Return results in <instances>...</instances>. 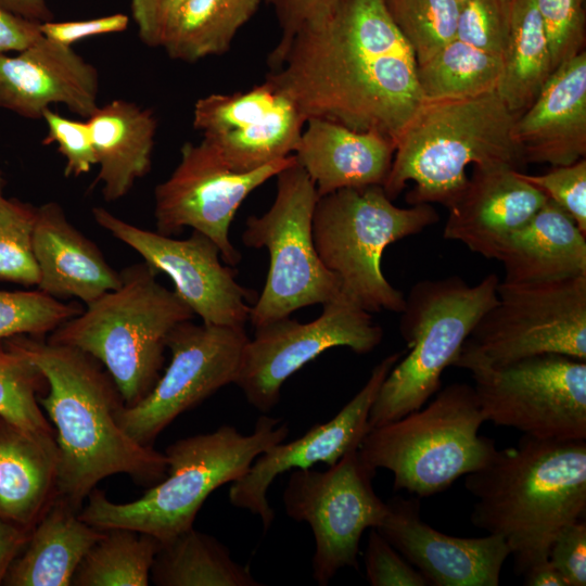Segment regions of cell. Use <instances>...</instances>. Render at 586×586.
<instances>
[{"mask_svg":"<svg viewBox=\"0 0 586 586\" xmlns=\"http://www.w3.org/2000/svg\"><path fill=\"white\" fill-rule=\"evenodd\" d=\"M560 354L586 360V276L537 284L499 282L453 366H502Z\"/></svg>","mask_w":586,"mask_h":586,"instance_id":"11","label":"cell"},{"mask_svg":"<svg viewBox=\"0 0 586 586\" xmlns=\"http://www.w3.org/2000/svg\"><path fill=\"white\" fill-rule=\"evenodd\" d=\"M496 259L505 269L501 282L508 284L548 283L586 276V234L547 199L507 239Z\"/></svg>","mask_w":586,"mask_h":586,"instance_id":"26","label":"cell"},{"mask_svg":"<svg viewBox=\"0 0 586 586\" xmlns=\"http://www.w3.org/2000/svg\"><path fill=\"white\" fill-rule=\"evenodd\" d=\"M47 380L14 337L0 341V417L31 433L55 436L38 402Z\"/></svg>","mask_w":586,"mask_h":586,"instance_id":"35","label":"cell"},{"mask_svg":"<svg viewBox=\"0 0 586 586\" xmlns=\"http://www.w3.org/2000/svg\"><path fill=\"white\" fill-rule=\"evenodd\" d=\"M377 470L348 450L326 471L295 469L283 491L285 513L307 522L315 537L313 577L324 586L343 568L358 570L359 542L367 528L378 527L387 504L375 494Z\"/></svg>","mask_w":586,"mask_h":586,"instance_id":"13","label":"cell"},{"mask_svg":"<svg viewBox=\"0 0 586 586\" xmlns=\"http://www.w3.org/2000/svg\"><path fill=\"white\" fill-rule=\"evenodd\" d=\"M394 152V142L377 131L311 118L293 155L321 196L345 188L383 187Z\"/></svg>","mask_w":586,"mask_h":586,"instance_id":"25","label":"cell"},{"mask_svg":"<svg viewBox=\"0 0 586 586\" xmlns=\"http://www.w3.org/2000/svg\"><path fill=\"white\" fill-rule=\"evenodd\" d=\"M403 352L387 355L372 369L359 392L328 422L315 424L303 436L278 443L256 457L249 471L229 489L232 506L251 511L267 531L275 513L267 499L272 481L292 469H307L315 463H336L348 450L358 448L370 430V409L379 390Z\"/></svg>","mask_w":586,"mask_h":586,"instance_id":"19","label":"cell"},{"mask_svg":"<svg viewBox=\"0 0 586 586\" xmlns=\"http://www.w3.org/2000/svg\"><path fill=\"white\" fill-rule=\"evenodd\" d=\"M150 582L157 586H259L217 538L194 527L161 543Z\"/></svg>","mask_w":586,"mask_h":586,"instance_id":"31","label":"cell"},{"mask_svg":"<svg viewBox=\"0 0 586 586\" xmlns=\"http://www.w3.org/2000/svg\"><path fill=\"white\" fill-rule=\"evenodd\" d=\"M548 560L562 574L568 586L586 585L585 519L560 530L550 546Z\"/></svg>","mask_w":586,"mask_h":586,"instance_id":"44","label":"cell"},{"mask_svg":"<svg viewBox=\"0 0 586 586\" xmlns=\"http://www.w3.org/2000/svg\"><path fill=\"white\" fill-rule=\"evenodd\" d=\"M289 434L286 423L260 416L251 434L233 425L188 436L163 451L165 477L130 502H113L94 488L79 511L81 520L99 528L125 527L152 535L161 543L193 527L206 498L221 485L235 482L257 456Z\"/></svg>","mask_w":586,"mask_h":586,"instance_id":"5","label":"cell"},{"mask_svg":"<svg viewBox=\"0 0 586 586\" xmlns=\"http://www.w3.org/2000/svg\"><path fill=\"white\" fill-rule=\"evenodd\" d=\"M483 422L474 387L453 383L425 407L371 428L358 450L373 469L393 473L395 491L429 497L492 459L497 448L480 435Z\"/></svg>","mask_w":586,"mask_h":586,"instance_id":"7","label":"cell"},{"mask_svg":"<svg viewBox=\"0 0 586 586\" xmlns=\"http://www.w3.org/2000/svg\"><path fill=\"white\" fill-rule=\"evenodd\" d=\"M186 0H130L140 40L150 48H163Z\"/></svg>","mask_w":586,"mask_h":586,"instance_id":"46","label":"cell"},{"mask_svg":"<svg viewBox=\"0 0 586 586\" xmlns=\"http://www.w3.org/2000/svg\"><path fill=\"white\" fill-rule=\"evenodd\" d=\"M87 122L103 199L120 200L151 170L157 118L150 107L115 99L98 106Z\"/></svg>","mask_w":586,"mask_h":586,"instance_id":"28","label":"cell"},{"mask_svg":"<svg viewBox=\"0 0 586 586\" xmlns=\"http://www.w3.org/2000/svg\"><path fill=\"white\" fill-rule=\"evenodd\" d=\"M500 280L489 273L474 285L458 276L416 283L402 314L399 330L409 349L383 381L370 409L369 428L418 410L441 388L482 316L496 303Z\"/></svg>","mask_w":586,"mask_h":586,"instance_id":"8","label":"cell"},{"mask_svg":"<svg viewBox=\"0 0 586 586\" xmlns=\"http://www.w3.org/2000/svg\"><path fill=\"white\" fill-rule=\"evenodd\" d=\"M549 44L552 71L585 50L584 0H535Z\"/></svg>","mask_w":586,"mask_h":586,"instance_id":"39","label":"cell"},{"mask_svg":"<svg viewBox=\"0 0 586 586\" xmlns=\"http://www.w3.org/2000/svg\"><path fill=\"white\" fill-rule=\"evenodd\" d=\"M122 283L52 331L47 341L76 347L97 359L117 385L125 406L144 398L165 362L166 340L194 314L157 280L146 262L124 268Z\"/></svg>","mask_w":586,"mask_h":586,"instance_id":"6","label":"cell"},{"mask_svg":"<svg viewBox=\"0 0 586 586\" xmlns=\"http://www.w3.org/2000/svg\"><path fill=\"white\" fill-rule=\"evenodd\" d=\"M99 73L72 47L41 35L21 51L0 54V110L42 119L54 104L87 119L99 106Z\"/></svg>","mask_w":586,"mask_h":586,"instance_id":"21","label":"cell"},{"mask_svg":"<svg viewBox=\"0 0 586 586\" xmlns=\"http://www.w3.org/2000/svg\"><path fill=\"white\" fill-rule=\"evenodd\" d=\"M249 339L244 327L180 322L166 340L169 365L144 398L117 410L118 425L137 443L152 446L178 416L234 383Z\"/></svg>","mask_w":586,"mask_h":586,"instance_id":"14","label":"cell"},{"mask_svg":"<svg viewBox=\"0 0 586 586\" xmlns=\"http://www.w3.org/2000/svg\"><path fill=\"white\" fill-rule=\"evenodd\" d=\"M42 119L47 125L43 145L56 144L65 160L64 175L79 177L97 165L90 127L87 119H71L48 109Z\"/></svg>","mask_w":586,"mask_h":586,"instance_id":"41","label":"cell"},{"mask_svg":"<svg viewBox=\"0 0 586 586\" xmlns=\"http://www.w3.org/2000/svg\"><path fill=\"white\" fill-rule=\"evenodd\" d=\"M262 0H186L163 49L177 61L194 63L227 52Z\"/></svg>","mask_w":586,"mask_h":586,"instance_id":"32","label":"cell"},{"mask_svg":"<svg viewBox=\"0 0 586 586\" xmlns=\"http://www.w3.org/2000/svg\"><path fill=\"white\" fill-rule=\"evenodd\" d=\"M464 486L476 499L471 522L506 542L523 575L548 559L561 528L585 519L586 440L523 434L464 475Z\"/></svg>","mask_w":586,"mask_h":586,"instance_id":"3","label":"cell"},{"mask_svg":"<svg viewBox=\"0 0 586 586\" xmlns=\"http://www.w3.org/2000/svg\"><path fill=\"white\" fill-rule=\"evenodd\" d=\"M295 162L290 155L250 173L232 170L202 139L186 142L170 176L154 190V217L158 233L174 235L192 228L219 249L231 267L242 258L229 238L230 226L243 201L258 187Z\"/></svg>","mask_w":586,"mask_h":586,"instance_id":"16","label":"cell"},{"mask_svg":"<svg viewBox=\"0 0 586 586\" xmlns=\"http://www.w3.org/2000/svg\"><path fill=\"white\" fill-rule=\"evenodd\" d=\"M5 184H7V181H5L3 171L0 169V208L3 206V204L7 201V198L4 196Z\"/></svg>","mask_w":586,"mask_h":586,"instance_id":"52","label":"cell"},{"mask_svg":"<svg viewBox=\"0 0 586 586\" xmlns=\"http://www.w3.org/2000/svg\"><path fill=\"white\" fill-rule=\"evenodd\" d=\"M518 116L497 90L426 99L395 142L385 193L394 200L412 181L409 205L438 203L448 208L468 183L470 164L522 170L526 163L513 137Z\"/></svg>","mask_w":586,"mask_h":586,"instance_id":"4","label":"cell"},{"mask_svg":"<svg viewBox=\"0 0 586 586\" xmlns=\"http://www.w3.org/2000/svg\"><path fill=\"white\" fill-rule=\"evenodd\" d=\"M81 311L79 304L39 290L0 291V341L16 335L43 337Z\"/></svg>","mask_w":586,"mask_h":586,"instance_id":"37","label":"cell"},{"mask_svg":"<svg viewBox=\"0 0 586 586\" xmlns=\"http://www.w3.org/2000/svg\"><path fill=\"white\" fill-rule=\"evenodd\" d=\"M30 532L0 517V585L3 584L11 564L26 546Z\"/></svg>","mask_w":586,"mask_h":586,"instance_id":"49","label":"cell"},{"mask_svg":"<svg viewBox=\"0 0 586 586\" xmlns=\"http://www.w3.org/2000/svg\"><path fill=\"white\" fill-rule=\"evenodd\" d=\"M547 196L508 166H473L468 183L448 207L443 235L487 259L545 204Z\"/></svg>","mask_w":586,"mask_h":586,"instance_id":"22","label":"cell"},{"mask_svg":"<svg viewBox=\"0 0 586 586\" xmlns=\"http://www.w3.org/2000/svg\"><path fill=\"white\" fill-rule=\"evenodd\" d=\"M467 370L485 421L538 438L586 440V360L544 354Z\"/></svg>","mask_w":586,"mask_h":586,"instance_id":"12","label":"cell"},{"mask_svg":"<svg viewBox=\"0 0 586 586\" xmlns=\"http://www.w3.org/2000/svg\"><path fill=\"white\" fill-rule=\"evenodd\" d=\"M501 72L500 56L457 38L417 65L421 91L429 100L474 97L497 90Z\"/></svg>","mask_w":586,"mask_h":586,"instance_id":"34","label":"cell"},{"mask_svg":"<svg viewBox=\"0 0 586 586\" xmlns=\"http://www.w3.org/2000/svg\"><path fill=\"white\" fill-rule=\"evenodd\" d=\"M506 37L507 18L499 0H466L460 4L457 39L501 58Z\"/></svg>","mask_w":586,"mask_h":586,"instance_id":"40","label":"cell"},{"mask_svg":"<svg viewBox=\"0 0 586 586\" xmlns=\"http://www.w3.org/2000/svg\"><path fill=\"white\" fill-rule=\"evenodd\" d=\"M499 1H500L501 5H502V8H504L505 13H506V12H507V8H508V5H509V3H510L511 0H499Z\"/></svg>","mask_w":586,"mask_h":586,"instance_id":"53","label":"cell"},{"mask_svg":"<svg viewBox=\"0 0 586 586\" xmlns=\"http://www.w3.org/2000/svg\"><path fill=\"white\" fill-rule=\"evenodd\" d=\"M161 542L125 527L104 530L78 565L73 586H148Z\"/></svg>","mask_w":586,"mask_h":586,"instance_id":"33","label":"cell"},{"mask_svg":"<svg viewBox=\"0 0 586 586\" xmlns=\"http://www.w3.org/2000/svg\"><path fill=\"white\" fill-rule=\"evenodd\" d=\"M377 530L433 586H497L510 550L495 534L456 537L422 521L419 498L394 497Z\"/></svg>","mask_w":586,"mask_h":586,"instance_id":"20","label":"cell"},{"mask_svg":"<svg viewBox=\"0 0 586 586\" xmlns=\"http://www.w3.org/2000/svg\"><path fill=\"white\" fill-rule=\"evenodd\" d=\"M513 137L525 163L551 167L586 155V51L561 63L515 119Z\"/></svg>","mask_w":586,"mask_h":586,"instance_id":"23","label":"cell"},{"mask_svg":"<svg viewBox=\"0 0 586 586\" xmlns=\"http://www.w3.org/2000/svg\"><path fill=\"white\" fill-rule=\"evenodd\" d=\"M506 18L507 37L497 91L509 110L520 115L553 71L535 0H511Z\"/></svg>","mask_w":586,"mask_h":586,"instance_id":"30","label":"cell"},{"mask_svg":"<svg viewBox=\"0 0 586 586\" xmlns=\"http://www.w3.org/2000/svg\"><path fill=\"white\" fill-rule=\"evenodd\" d=\"M97 224L136 251L160 273L167 275L175 293L202 322L244 327L255 292L235 280L231 266L221 263L218 246L192 231L179 240L137 227L103 207L92 208Z\"/></svg>","mask_w":586,"mask_h":586,"instance_id":"17","label":"cell"},{"mask_svg":"<svg viewBox=\"0 0 586 586\" xmlns=\"http://www.w3.org/2000/svg\"><path fill=\"white\" fill-rule=\"evenodd\" d=\"M458 1L460 4L463 3L466 0H456Z\"/></svg>","mask_w":586,"mask_h":586,"instance_id":"54","label":"cell"},{"mask_svg":"<svg viewBox=\"0 0 586 586\" xmlns=\"http://www.w3.org/2000/svg\"><path fill=\"white\" fill-rule=\"evenodd\" d=\"M276 178L273 203L263 215L247 217L242 234L244 245L265 247L270 257L264 289L251 308L255 328L300 308L323 305L341 293L337 277L324 267L314 243L313 216L319 198L314 181L296 160Z\"/></svg>","mask_w":586,"mask_h":586,"instance_id":"10","label":"cell"},{"mask_svg":"<svg viewBox=\"0 0 586 586\" xmlns=\"http://www.w3.org/2000/svg\"><path fill=\"white\" fill-rule=\"evenodd\" d=\"M382 186L345 188L318 198L313 216L316 251L341 293L368 313H402L404 294L382 271L384 250L440 219L431 204L398 207Z\"/></svg>","mask_w":586,"mask_h":586,"instance_id":"9","label":"cell"},{"mask_svg":"<svg viewBox=\"0 0 586 586\" xmlns=\"http://www.w3.org/2000/svg\"><path fill=\"white\" fill-rule=\"evenodd\" d=\"M390 15L410 44L417 65L456 38L460 3L456 0H384Z\"/></svg>","mask_w":586,"mask_h":586,"instance_id":"36","label":"cell"},{"mask_svg":"<svg viewBox=\"0 0 586 586\" xmlns=\"http://www.w3.org/2000/svg\"><path fill=\"white\" fill-rule=\"evenodd\" d=\"M306 119L268 79L245 91L196 100L193 127L234 171L250 173L293 155Z\"/></svg>","mask_w":586,"mask_h":586,"instance_id":"18","label":"cell"},{"mask_svg":"<svg viewBox=\"0 0 586 586\" xmlns=\"http://www.w3.org/2000/svg\"><path fill=\"white\" fill-rule=\"evenodd\" d=\"M321 315L301 323L290 317L255 328L244 346L234 384L258 411L269 412L281 386L324 351L348 347L368 354L383 340V329L371 314L340 294L322 305Z\"/></svg>","mask_w":586,"mask_h":586,"instance_id":"15","label":"cell"},{"mask_svg":"<svg viewBox=\"0 0 586 586\" xmlns=\"http://www.w3.org/2000/svg\"><path fill=\"white\" fill-rule=\"evenodd\" d=\"M13 337L47 380L38 402L55 431L58 496L80 511L97 484L113 474H127L149 487L165 477V454L137 443L118 425L116 412L124 399L97 359L43 337Z\"/></svg>","mask_w":586,"mask_h":586,"instance_id":"2","label":"cell"},{"mask_svg":"<svg viewBox=\"0 0 586 586\" xmlns=\"http://www.w3.org/2000/svg\"><path fill=\"white\" fill-rule=\"evenodd\" d=\"M523 576L526 586H568L562 574L548 559L531 566Z\"/></svg>","mask_w":586,"mask_h":586,"instance_id":"51","label":"cell"},{"mask_svg":"<svg viewBox=\"0 0 586 586\" xmlns=\"http://www.w3.org/2000/svg\"><path fill=\"white\" fill-rule=\"evenodd\" d=\"M41 35L40 23L14 15L0 7V54L21 51Z\"/></svg>","mask_w":586,"mask_h":586,"instance_id":"48","label":"cell"},{"mask_svg":"<svg viewBox=\"0 0 586 586\" xmlns=\"http://www.w3.org/2000/svg\"><path fill=\"white\" fill-rule=\"evenodd\" d=\"M0 7L14 15L40 24L53 18L47 0H0Z\"/></svg>","mask_w":586,"mask_h":586,"instance_id":"50","label":"cell"},{"mask_svg":"<svg viewBox=\"0 0 586 586\" xmlns=\"http://www.w3.org/2000/svg\"><path fill=\"white\" fill-rule=\"evenodd\" d=\"M268 64L266 79L306 122L377 131L394 144L426 100L415 53L384 0H339L322 24L271 51Z\"/></svg>","mask_w":586,"mask_h":586,"instance_id":"1","label":"cell"},{"mask_svg":"<svg viewBox=\"0 0 586 586\" xmlns=\"http://www.w3.org/2000/svg\"><path fill=\"white\" fill-rule=\"evenodd\" d=\"M366 577L371 586H428L412 566L375 528L371 527L365 552Z\"/></svg>","mask_w":586,"mask_h":586,"instance_id":"43","label":"cell"},{"mask_svg":"<svg viewBox=\"0 0 586 586\" xmlns=\"http://www.w3.org/2000/svg\"><path fill=\"white\" fill-rule=\"evenodd\" d=\"M59 461L55 436L0 417V517L31 531L58 497Z\"/></svg>","mask_w":586,"mask_h":586,"instance_id":"27","label":"cell"},{"mask_svg":"<svg viewBox=\"0 0 586 586\" xmlns=\"http://www.w3.org/2000/svg\"><path fill=\"white\" fill-rule=\"evenodd\" d=\"M281 27V37L272 51L281 50L300 30L322 24L339 0H267Z\"/></svg>","mask_w":586,"mask_h":586,"instance_id":"45","label":"cell"},{"mask_svg":"<svg viewBox=\"0 0 586 586\" xmlns=\"http://www.w3.org/2000/svg\"><path fill=\"white\" fill-rule=\"evenodd\" d=\"M33 244L38 290L52 297H76L88 304L122 283L120 272L72 225L56 202L37 207Z\"/></svg>","mask_w":586,"mask_h":586,"instance_id":"24","label":"cell"},{"mask_svg":"<svg viewBox=\"0 0 586 586\" xmlns=\"http://www.w3.org/2000/svg\"><path fill=\"white\" fill-rule=\"evenodd\" d=\"M37 207L7 199L0 208V281L37 285L39 268L33 244Z\"/></svg>","mask_w":586,"mask_h":586,"instance_id":"38","label":"cell"},{"mask_svg":"<svg viewBox=\"0 0 586 586\" xmlns=\"http://www.w3.org/2000/svg\"><path fill=\"white\" fill-rule=\"evenodd\" d=\"M129 25V17L115 13L81 21H48L40 24L41 34L59 43L73 47L74 43L102 35L123 33Z\"/></svg>","mask_w":586,"mask_h":586,"instance_id":"47","label":"cell"},{"mask_svg":"<svg viewBox=\"0 0 586 586\" xmlns=\"http://www.w3.org/2000/svg\"><path fill=\"white\" fill-rule=\"evenodd\" d=\"M519 175L562 208L586 234V160L555 166L542 175Z\"/></svg>","mask_w":586,"mask_h":586,"instance_id":"42","label":"cell"},{"mask_svg":"<svg viewBox=\"0 0 586 586\" xmlns=\"http://www.w3.org/2000/svg\"><path fill=\"white\" fill-rule=\"evenodd\" d=\"M103 534L58 496L33 527L2 585L71 586L81 560Z\"/></svg>","mask_w":586,"mask_h":586,"instance_id":"29","label":"cell"}]
</instances>
